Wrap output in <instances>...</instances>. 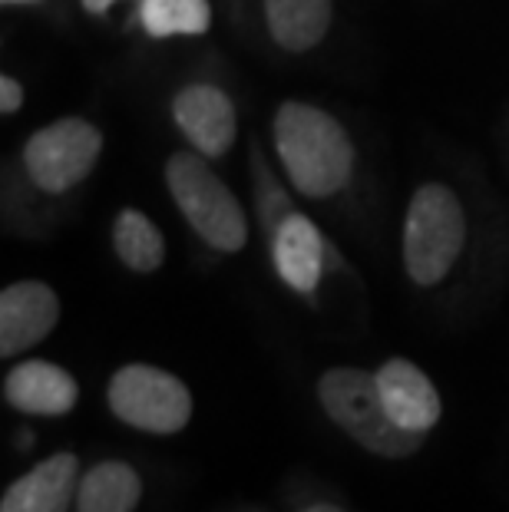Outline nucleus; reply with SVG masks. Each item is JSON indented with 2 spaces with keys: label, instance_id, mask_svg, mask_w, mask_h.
I'll return each mask as SVG.
<instances>
[{
  "label": "nucleus",
  "instance_id": "1",
  "mask_svg": "<svg viewBox=\"0 0 509 512\" xmlns=\"http://www.w3.org/2000/svg\"><path fill=\"white\" fill-rule=\"evenodd\" d=\"M248 172H252L255 189V219L262 228L275 278L291 294L314 301L328 271L348 268L344 255L324 235V228L298 205L291 185L285 176H278V166L268 159L262 139L248 143Z\"/></svg>",
  "mask_w": 509,
  "mask_h": 512
},
{
  "label": "nucleus",
  "instance_id": "2",
  "mask_svg": "<svg viewBox=\"0 0 509 512\" xmlns=\"http://www.w3.org/2000/svg\"><path fill=\"white\" fill-rule=\"evenodd\" d=\"M272 156L291 192L308 202H334L361 169L351 129L308 100H281L272 113Z\"/></svg>",
  "mask_w": 509,
  "mask_h": 512
},
{
  "label": "nucleus",
  "instance_id": "3",
  "mask_svg": "<svg viewBox=\"0 0 509 512\" xmlns=\"http://www.w3.org/2000/svg\"><path fill=\"white\" fill-rule=\"evenodd\" d=\"M106 136L86 116H60L24 139L17 162H7L4 209L37 202H63L93 179Z\"/></svg>",
  "mask_w": 509,
  "mask_h": 512
},
{
  "label": "nucleus",
  "instance_id": "4",
  "mask_svg": "<svg viewBox=\"0 0 509 512\" xmlns=\"http://www.w3.org/2000/svg\"><path fill=\"white\" fill-rule=\"evenodd\" d=\"M470 242V212L450 182H420L400 225V261L414 288H440L457 271Z\"/></svg>",
  "mask_w": 509,
  "mask_h": 512
},
{
  "label": "nucleus",
  "instance_id": "5",
  "mask_svg": "<svg viewBox=\"0 0 509 512\" xmlns=\"http://www.w3.org/2000/svg\"><path fill=\"white\" fill-rule=\"evenodd\" d=\"M162 182H166V192L179 209L182 222L209 252H245L248 238H252L248 209L232 185L212 169V159L199 156L196 149L172 152L162 166Z\"/></svg>",
  "mask_w": 509,
  "mask_h": 512
},
{
  "label": "nucleus",
  "instance_id": "6",
  "mask_svg": "<svg viewBox=\"0 0 509 512\" xmlns=\"http://www.w3.org/2000/svg\"><path fill=\"white\" fill-rule=\"evenodd\" d=\"M318 403L334 427L361 450L381 460H410L427 437L400 430L384 407L377 374L367 367L338 364L318 377Z\"/></svg>",
  "mask_w": 509,
  "mask_h": 512
},
{
  "label": "nucleus",
  "instance_id": "7",
  "mask_svg": "<svg viewBox=\"0 0 509 512\" xmlns=\"http://www.w3.org/2000/svg\"><path fill=\"white\" fill-rule=\"evenodd\" d=\"M106 403L123 427L149 433V437H176L196 413V400L186 380L146 361L123 364L116 370L106 384Z\"/></svg>",
  "mask_w": 509,
  "mask_h": 512
},
{
  "label": "nucleus",
  "instance_id": "8",
  "mask_svg": "<svg viewBox=\"0 0 509 512\" xmlns=\"http://www.w3.org/2000/svg\"><path fill=\"white\" fill-rule=\"evenodd\" d=\"M169 119L176 133L205 159H225L238 143L235 96L215 80H186L169 96Z\"/></svg>",
  "mask_w": 509,
  "mask_h": 512
},
{
  "label": "nucleus",
  "instance_id": "9",
  "mask_svg": "<svg viewBox=\"0 0 509 512\" xmlns=\"http://www.w3.org/2000/svg\"><path fill=\"white\" fill-rule=\"evenodd\" d=\"M63 314L60 294L40 278H20L0 291V357H14L34 351L57 331Z\"/></svg>",
  "mask_w": 509,
  "mask_h": 512
},
{
  "label": "nucleus",
  "instance_id": "10",
  "mask_svg": "<svg viewBox=\"0 0 509 512\" xmlns=\"http://www.w3.org/2000/svg\"><path fill=\"white\" fill-rule=\"evenodd\" d=\"M4 403L24 417L57 420L77 410L80 384L67 367L43 357H27L4 374Z\"/></svg>",
  "mask_w": 509,
  "mask_h": 512
},
{
  "label": "nucleus",
  "instance_id": "11",
  "mask_svg": "<svg viewBox=\"0 0 509 512\" xmlns=\"http://www.w3.org/2000/svg\"><path fill=\"white\" fill-rule=\"evenodd\" d=\"M374 374L391 420L400 430L427 437L443 417V397L437 384L427 377V370L407 357H387Z\"/></svg>",
  "mask_w": 509,
  "mask_h": 512
},
{
  "label": "nucleus",
  "instance_id": "12",
  "mask_svg": "<svg viewBox=\"0 0 509 512\" xmlns=\"http://www.w3.org/2000/svg\"><path fill=\"white\" fill-rule=\"evenodd\" d=\"M80 476L77 453H50L4 489L0 512H70V506H77Z\"/></svg>",
  "mask_w": 509,
  "mask_h": 512
},
{
  "label": "nucleus",
  "instance_id": "13",
  "mask_svg": "<svg viewBox=\"0 0 509 512\" xmlns=\"http://www.w3.org/2000/svg\"><path fill=\"white\" fill-rule=\"evenodd\" d=\"M268 40L278 50L301 57L318 50L334 27V0H262Z\"/></svg>",
  "mask_w": 509,
  "mask_h": 512
},
{
  "label": "nucleus",
  "instance_id": "14",
  "mask_svg": "<svg viewBox=\"0 0 509 512\" xmlns=\"http://www.w3.org/2000/svg\"><path fill=\"white\" fill-rule=\"evenodd\" d=\"M110 245L116 261L133 275H156L166 265V235L143 209H119L110 225Z\"/></svg>",
  "mask_w": 509,
  "mask_h": 512
},
{
  "label": "nucleus",
  "instance_id": "15",
  "mask_svg": "<svg viewBox=\"0 0 509 512\" xmlns=\"http://www.w3.org/2000/svg\"><path fill=\"white\" fill-rule=\"evenodd\" d=\"M143 503V476L126 460H100L80 476L77 512H136Z\"/></svg>",
  "mask_w": 509,
  "mask_h": 512
},
{
  "label": "nucleus",
  "instance_id": "16",
  "mask_svg": "<svg viewBox=\"0 0 509 512\" xmlns=\"http://www.w3.org/2000/svg\"><path fill=\"white\" fill-rule=\"evenodd\" d=\"M139 30L149 40H192L212 30V0H139Z\"/></svg>",
  "mask_w": 509,
  "mask_h": 512
},
{
  "label": "nucleus",
  "instance_id": "17",
  "mask_svg": "<svg viewBox=\"0 0 509 512\" xmlns=\"http://www.w3.org/2000/svg\"><path fill=\"white\" fill-rule=\"evenodd\" d=\"M24 100H27L24 83H20L17 76H10V73L0 76V113H4L7 119L17 116L20 110H24Z\"/></svg>",
  "mask_w": 509,
  "mask_h": 512
},
{
  "label": "nucleus",
  "instance_id": "18",
  "mask_svg": "<svg viewBox=\"0 0 509 512\" xmlns=\"http://www.w3.org/2000/svg\"><path fill=\"white\" fill-rule=\"evenodd\" d=\"M119 4H126V0H80L86 17H110Z\"/></svg>",
  "mask_w": 509,
  "mask_h": 512
},
{
  "label": "nucleus",
  "instance_id": "19",
  "mask_svg": "<svg viewBox=\"0 0 509 512\" xmlns=\"http://www.w3.org/2000/svg\"><path fill=\"white\" fill-rule=\"evenodd\" d=\"M301 512H344V509L334 506V503H314V506H305Z\"/></svg>",
  "mask_w": 509,
  "mask_h": 512
},
{
  "label": "nucleus",
  "instance_id": "20",
  "mask_svg": "<svg viewBox=\"0 0 509 512\" xmlns=\"http://www.w3.org/2000/svg\"><path fill=\"white\" fill-rule=\"evenodd\" d=\"M4 7H37V4H43V0H0Z\"/></svg>",
  "mask_w": 509,
  "mask_h": 512
}]
</instances>
